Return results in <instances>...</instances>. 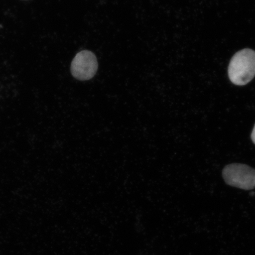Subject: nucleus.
Masks as SVG:
<instances>
[{
    "instance_id": "nucleus-4",
    "label": "nucleus",
    "mask_w": 255,
    "mask_h": 255,
    "mask_svg": "<svg viewBox=\"0 0 255 255\" xmlns=\"http://www.w3.org/2000/svg\"><path fill=\"white\" fill-rule=\"evenodd\" d=\"M251 139L252 141H253L255 144V124L253 130V132L251 133Z\"/></svg>"
},
{
    "instance_id": "nucleus-2",
    "label": "nucleus",
    "mask_w": 255,
    "mask_h": 255,
    "mask_svg": "<svg viewBox=\"0 0 255 255\" xmlns=\"http://www.w3.org/2000/svg\"><path fill=\"white\" fill-rule=\"evenodd\" d=\"M222 176L229 186L245 190L255 188V170L248 165L233 163L226 165Z\"/></svg>"
},
{
    "instance_id": "nucleus-3",
    "label": "nucleus",
    "mask_w": 255,
    "mask_h": 255,
    "mask_svg": "<svg viewBox=\"0 0 255 255\" xmlns=\"http://www.w3.org/2000/svg\"><path fill=\"white\" fill-rule=\"evenodd\" d=\"M97 57L89 50H82L73 59L71 71L72 75L79 81H88L94 77L98 71Z\"/></svg>"
},
{
    "instance_id": "nucleus-1",
    "label": "nucleus",
    "mask_w": 255,
    "mask_h": 255,
    "mask_svg": "<svg viewBox=\"0 0 255 255\" xmlns=\"http://www.w3.org/2000/svg\"><path fill=\"white\" fill-rule=\"evenodd\" d=\"M228 75L233 84L244 86L250 82L255 76V52L245 49L233 56L228 68Z\"/></svg>"
}]
</instances>
